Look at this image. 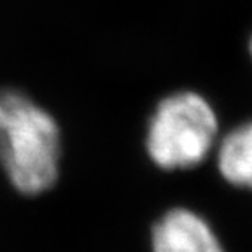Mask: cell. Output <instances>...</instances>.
<instances>
[{
  "label": "cell",
  "instance_id": "6da1fadb",
  "mask_svg": "<svg viewBox=\"0 0 252 252\" xmlns=\"http://www.w3.org/2000/svg\"><path fill=\"white\" fill-rule=\"evenodd\" d=\"M62 138L46 109L16 90H0V165L12 188L39 196L58 182Z\"/></svg>",
  "mask_w": 252,
  "mask_h": 252
},
{
  "label": "cell",
  "instance_id": "7a4b0ae2",
  "mask_svg": "<svg viewBox=\"0 0 252 252\" xmlns=\"http://www.w3.org/2000/svg\"><path fill=\"white\" fill-rule=\"evenodd\" d=\"M219 131L210 103L193 93H173L158 103L147 126L146 151L161 170H188L201 165L214 149Z\"/></svg>",
  "mask_w": 252,
  "mask_h": 252
},
{
  "label": "cell",
  "instance_id": "3957f363",
  "mask_svg": "<svg viewBox=\"0 0 252 252\" xmlns=\"http://www.w3.org/2000/svg\"><path fill=\"white\" fill-rule=\"evenodd\" d=\"M153 252H226L224 245L198 212L175 207L154 222L151 231Z\"/></svg>",
  "mask_w": 252,
  "mask_h": 252
},
{
  "label": "cell",
  "instance_id": "277c9868",
  "mask_svg": "<svg viewBox=\"0 0 252 252\" xmlns=\"http://www.w3.org/2000/svg\"><path fill=\"white\" fill-rule=\"evenodd\" d=\"M217 170L228 184L252 191V121L240 125L220 140Z\"/></svg>",
  "mask_w": 252,
  "mask_h": 252
},
{
  "label": "cell",
  "instance_id": "5b68a950",
  "mask_svg": "<svg viewBox=\"0 0 252 252\" xmlns=\"http://www.w3.org/2000/svg\"><path fill=\"white\" fill-rule=\"evenodd\" d=\"M251 53H252V39H251Z\"/></svg>",
  "mask_w": 252,
  "mask_h": 252
}]
</instances>
